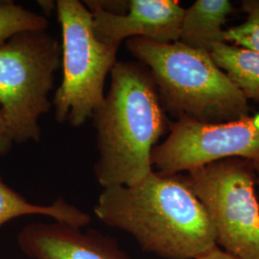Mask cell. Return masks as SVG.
<instances>
[{
    "label": "cell",
    "mask_w": 259,
    "mask_h": 259,
    "mask_svg": "<svg viewBox=\"0 0 259 259\" xmlns=\"http://www.w3.org/2000/svg\"><path fill=\"white\" fill-rule=\"evenodd\" d=\"M241 6L247 20L225 30L226 42L259 53V0H244Z\"/></svg>",
    "instance_id": "5bb4252c"
},
{
    "label": "cell",
    "mask_w": 259,
    "mask_h": 259,
    "mask_svg": "<svg viewBox=\"0 0 259 259\" xmlns=\"http://www.w3.org/2000/svg\"><path fill=\"white\" fill-rule=\"evenodd\" d=\"M198 259H240L231 253L227 252L226 250L219 248V246H215L211 250L204 252Z\"/></svg>",
    "instance_id": "e0dca14e"
},
{
    "label": "cell",
    "mask_w": 259,
    "mask_h": 259,
    "mask_svg": "<svg viewBox=\"0 0 259 259\" xmlns=\"http://www.w3.org/2000/svg\"><path fill=\"white\" fill-rule=\"evenodd\" d=\"M233 10L230 0H197L185 11L179 41L186 47L211 53L227 44L223 26Z\"/></svg>",
    "instance_id": "30bf717a"
},
{
    "label": "cell",
    "mask_w": 259,
    "mask_h": 259,
    "mask_svg": "<svg viewBox=\"0 0 259 259\" xmlns=\"http://www.w3.org/2000/svg\"><path fill=\"white\" fill-rule=\"evenodd\" d=\"M88 9H99L114 15H125L129 9V1H84Z\"/></svg>",
    "instance_id": "9a60e30c"
},
{
    "label": "cell",
    "mask_w": 259,
    "mask_h": 259,
    "mask_svg": "<svg viewBox=\"0 0 259 259\" xmlns=\"http://www.w3.org/2000/svg\"><path fill=\"white\" fill-rule=\"evenodd\" d=\"M47 19L12 1L0 2V45L26 31H44Z\"/></svg>",
    "instance_id": "4fadbf2b"
},
{
    "label": "cell",
    "mask_w": 259,
    "mask_h": 259,
    "mask_svg": "<svg viewBox=\"0 0 259 259\" xmlns=\"http://www.w3.org/2000/svg\"><path fill=\"white\" fill-rule=\"evenodd\" d=\"M62 65V46L44 31L21 32L0 45V111L14 142L39 141L38 118Z\"/></svg>",
    "instance_id": "277c9868"
},
{
    "label": "cell",
    "mask_w": 259,
    "mask_h": 259,
    "mask_svg": "<svg viewBox=\"0 0 259 259\" xmlns=\"http://www.w3.org/2000/svg\"><path fill=\"white\" fill-rule=\"evenodd\" d=\"M93 118L98 183L104 188L133 186L148 176L152 150L171 125L148 67L139 62H117L111 69L110 90Z\"/></svg>",
    "instance_id": "7a4b0ae2"
},
{
    "label": "cell",
    "mask_w": 259,
    "mask_h": 259,
    "mask_svg": "<svg viewBox=\"0 0 259 259\" xmlns=\"http://www.w3.org/2000/svg\"><path fill=\"white\" fill-rule=\"evenodd\" d=\"M215 64L249 100L259 103V53L230 44L213 47Z\"/></svg>",
    "instance_id": "7c38bea8"
},
{
    "label": "cell",
    "mask_w": 259,
    "mask_h": 259,
    "mask_svg": "<svg viewBox=\"0 0 259 259\" xmlns=\"http://www.w3.org/2000/svg\"><path fill=\"white\" fill-rule=\"evenodd\" d=\"M185 11L176 0H130L125 15L99 9L91 12L97 39L119 47L123 39L131 37H143L157 44L179 41Z\"/></svg>",
    "instance_id": "ba28073f"
},
{
    "label": "cell",
    "mask_w": 259,
    "mask_h": 259,
    "mask_svg": "<svg viewBox=\"0 0 259 259\" xmlns=\"http://www.w3.org/2000/svg\"><path fill=\"white\" fill-rule=\"evenodd\" d=\"M62 28L63 81L54 95L56 120L82 126L102 106L106 77L117 63L119 47L97 39L93 13L78 0L56 2Z\"/></svg>",
    "instance_id": "5b68a950"
},
{
    "label": "cell",
    "mask_w": 259,
    "mask_h": 259,
    "mask_svg": "<svg viewBox=\"0 0 259 259\" xmlns=\"http://www.w3.org/2000/svg\"><path fill=\"white\" fill-rule=\"evenodd\" d=\"M94 213L161 258L198 259L217 246L208 214L181 174L152 171L138 185L104 188Z\"/></svg>",
    "instance_id": "6da1fadb"
},
{
    "label": "cell",
    "mask_w": 259,
    "mask_h": 259,
    "mask_svg": "<svg viewBox=\"0 0 259 259\" xmlns=\"http://www.w3.org/2000/svg\"><path fill=\"white\" fill-rule=\"evenodd\" d=\"M25 215H45L56 222L82 228L91 222V216L65 199L58 198L49 205H38L27 200L14 190L0 177V227L11 220Z\"/></svg>",
    "instance_id": "8fae6325"
},
{
    "label": "cell",
    "mask_w": 259,
    "mask_h": 259,
    "mask_svg": "<svg viewBox=\"0 0 259 259\" xmlns=\"http://www.w3.org/2000/svg\"><path fill=\"white\" fill-rule=\"evenodd\" d=\"M212 223L217 246L240 259H259L256 170L244 158H228L182 175Z\"/></svg>",
    "instance_id": "8992f818"
},
{
    "label": "cell",
    "mask_w": 259,
    "mask_h": 259,
    "mask_svg": "<svg viewBox=\"0 0 259 259\" xmlns=\"http://www.w3.org/2000/svg\"><path fill=\"white\" fill-rule=\"evenodd\" d=\"M14 140L11 137L6 120L0 111V157L9 153L13 147Z\"/></svg>",
    "instance_id": "2e32d148"
},
{
    "label": "cell",
    "mask_w": 259,
    "mask_h": 259,
    "mask_svg": "<svg viewBox=\"0 0 259 259\" xmlns=\"http://www.w3.org/2000/svg\"><path fill=\"white\" fill-rule=\"evenodd\" d=\"M254 166L256 170V185H258L259 187V165H254Z\"/></svg>",
    "instance_id": "ac0fdd59"
},
{
    "label": "cell",
    "mask_w": 259,
    "mask_h": 259,
    "mask_svg": "<svg viewBox=\"0 0 259 259\" xmlns=\"http://www.w3.org/2000/svg\"><path fill=\"white\" fill-rule=\"evenodd\" d=\"M151 153L152 165L164 176L179 175L228 158L259 165V113L238 120L203 123L180 119Z\"/></svg>",
    "instance_id": "52a82bcc"
},
{
    "label": "cell",
    "mask_w": 259,
    "mask_h": 259,
    "mask_svg": "<svg viewBox=\"0 0 259 259\" xmlns=\"http://www.w3.org/2000/svg\"><path fill=\"white\" fill-rule=\"evenodd\" d=\"M126 47L150 69L163 111L178 120L212 124L250 116L248 99L209 53L143 37H131Z\"/></svg>",
    "instance_id": "3957f363"
},
{
    "label": "cell",
    "mask_w": 259,
    "mask_h": 259,
    "mask_svg": "<svg viewBox=\"0 0 259 259\" xmlns=\"http://www.w3.org/2000/svg\"><path fill=\"white\" fill-rule=\"evenodd\" d=\"M18 243L30 259H131L114 238L64 223L27 225Z\"/></svg>",
    "instance_id": "9c48e42d"
}]
</instances>
